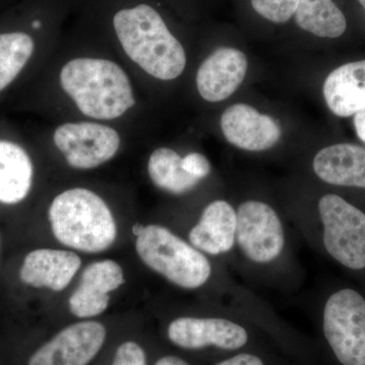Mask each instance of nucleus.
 <instances>
[{"mask_svg": "<svg viewBox=\"0 0 365 365\" xmlns=\"http://www.w3.org/2000/svg\"><path fill=\"white\" fill-rule=\"evenodd\" d=\"M59 85L76 109L93 121L119 119L136 104L130 78L110 59L69 60L60 71Z\"/></svg>", "mask_w": 365, "mask_h": 365, "instance_id": "f257e3e1", "label": "nucleus"}, {"mask_svg": "<svg viewBox=\"0 0 365 365\" xmlns=\"http://www.w3.org/2000/svg\"><path fill=\"white\" fill-rule=\"evenodd\" d=\"M113 26L125 54L148 76L173 81L185 71L184 47L153 6L140 4L120 9Z\"/></svg>", "mask_w": 365, "mask_h": 365, "instance_id": "f03ea898", "label": "nucleus"}, {"mask_svg": "<svg viewBox=\"0 0 365 365\" xmlns=\"http://www.w3.org/2000/svg\"><path fill=\"white\" fill-rule=\"evenodd\" d=\"M49 220L55 239L83 253H101L117 239V225L111 209L96 192L71 188L53 199Z\"/></svg>", "mask_w": 365, "mask_h": 365, "instance_id": "7ed1b4c3", "label": "nucleus"}, {"mask_svg": "<svg viewBox=\"0 0 365 365\" xmlns=\"http://www.w3.org/2000/svg\"><path fill=\"white\" fill-rule=\"evenodd\" d=\"M135 249L148 268L177 287L196 289L210 278L212 270L207 258L162 225L144 227L136 237Z\"/></svg>", "mask_w": 365, "mask_h": 365, "instance_id": "20e7f679", "label": "nucleus"}, {"mask_svg": "<svg viewBox=\"0 0 365 365\" xmlns=\"http://www.w3.org/2000/svg\"><path fill=\"white\" fill-rule=\"evenodd\" d=\"M319 212L327 252L345 267L365 268V213L334 194L322 197Z\"/></svg>", "mask_w": 365, "mask_h": 365, "instance_id": "39448f33", "label": "nucleus"}, {"mask_svg": "<svg viewBox=\"0 0 365 365\" xmlns=\"http://www.w3.org/2000/svg\"><path fill=\"white\" fill-rule=\"evenodd\" d=\"M324 333L343 365H365V299L355 290L342 289L327 300Z\"/></svg>", "mask_w": 365, "mask_h": 365, "instance_id": "423d86ee", "label": "nucleus"}, {"mask_svg": "<svg viewBox=\"0 0 365 365\" xmlns=\"http://www.w3.org/2000/svg\"><path fill=\"white\" fill-rule=\"evenodd\" d=\"M53 143L71 168L93 170L117 155L121 136L116 129L101 122H66L55 129Z\"/></svg>", "mask_w": 365, "mask_h": 365, "instance_id": "0eeeda50", "label": "nucleus"}, {"mask_svg": "<svg viewBox=\"0 0 365 365\" xmlns=\"http://www.w3.org/2000/svg\"><path fill=\"white\" fill-rule=\"evenodd\" d=\"M237 244L245 256L257 264L270 263L284 248V232L277 213L261 201H247L237 211Z\"/></svg>", "mask_w": 365, "mask_h": 365, "instance_id": "6e6552de", "label": "nucleus"}, {"mask_svg": "<svg viewBox=\"0 0 365 365\" xmlns=\"http://www.w3.org/2000/svg\"><path fill=\"white\" fill-rule=\"evenodd\" d=\"M106 336L98 322L73 324L34 353L29 365H88L104 345Z\"/></svg>", "mask_w": 365, "mask_h": 365, "instance_id": "1a4fd4ad", "label": "nucleus"}, {"mask_svg": "<svg viewBox=\"0 0 365 365\" xmlns=\"http://www.w3.org/2000/svg\"><path fill=\"white\" fill-rule=\"evenodd\" d=\"M170 342L184 349H201L215 346L235 350L248 342L247 331L234 322L217 318H179L168 328Z\"/></svg>", "mask_w": 365, "mask_h": 365, "instance_id": "9d476101", "label": "nucleus"}, {"mask_svg": "<svg viewBox=\"0 0 365 365\" xmlns=\"http://www.w3.org/2000/svg\"><path fill=\"white\" fill-rule=\"evenodd\" d=\"M125 283L123 269L113 260L91 263L81 274V282L69 297V309L78 318L100 316L108 309L110 294Z\"/></svg>", "mask_w": 365, "mask_h": 365, "instance_id": "9b49d317", "label": "nucleus"}, {"mask_svg": "<svg viewBox=\"0 0 365 365\" xmlns=\"http://www.w3.org/2000/svg\"><path fill=\"white\" fill-rule=\"evenodd\" d=\"M220 127L228 143L244 150H267L281 137L279 124L273 118L246 104L227 108L220 119Z\"/></svg>", "mask_w": 365, "mask_h": 365, "instance_id": "f8f14e48", "label": "nucleus"}, {"mask_svg": "<svg viewBox=\"0 0 365 365\" xmlns=\"http://www.w3.org/2000/svg\"><path fill=\"white\" fill-rule=\"evenodd\" d=\"M248 69L246 55L234 48H220L199 67L197 90L204 100L222 102L237 90Z\"/></svg>", "mask_w": 365, "mask_h": 365, "instance_id": "ddd939ff", "label": "nucleus"}, {"mask_svg": "<svg viewBox=\"0 0 365 365\" xmlns=\"http://www.w3.org/2000/svg\"><path fill=\"white\" fill-rule=\"evenodd\" d=\"M81 266L78 254L66 250L38 249L26 255L20 270L25 284L60 292L68 287Z\"/></svg>", "mask_w": 365, "mask_h": 365, "instance_id": "4468645a", "label": "nucleus"}, {"mask_svg": "<svg viewBox=\"0 0 365 365\" xmlns=\"http://www.w3.org/2000/svg\"><path fill=\"white\" fill-rule=\"evenodd\" d=\"M237 212L227 201L216 200L204 209L198 223L190 230L192 246L209 255L225 254L234 247Z\"/></svg>", "mask_w": 365, "mask_h": 365, "instance_id": "2eb2a0df", "label": "nucleus"}, {"mask_svg": "<svg viewBox=\"0 0 365 365\" xmlns=\"http://www.w3.org/2000/svg\"><path fill=\"white\" fill-rule=\"evenodd\" d=\"M313 167L317 176L328 184L365 189V148L361 146H328L317 153Z\"/></svg>", "mask_w": 365, "mask_h": 365, "instance_id": "dca6fc26", "label": "nucleus"}, {"mask_svg": "<svg viewBox=\"0 0 365 365\" xmlns=\"http://www.w3.org/2000/svg\"><path fill=\"white\" fill-rule=\"evenodd\" d=\"M329 109L339 117H349L365 109V60L338 67L324 83Z\"/></svg>", "mask_w": 365, "mask_h": 365, "instance_id": "f3484780", "label": "nucleus"}, {"mask_svg": "<svg viewBox=\"0 0 365 365\" xmlns=\"http://www.w3.org/2000/svg\"><path fill=\"white\" fill-rule=\"evenodd\" d=\"M34 168L28 153L19 144L0 140V202L18 204L33 185Z\"/></svg>", "mask_w": 365, "mask_h": 365, "instance_id": "a211bd4d", "label": "nucleus"}, {"mask_svg": "<svg viewBox=\"0 0 365 365\" xmlns=\"http://www.w3.org/2000/svg\"><path fill=\"white\" fill-rule=\"evenodd\" d=\"M182 158L169 148H160L151 153L148 163V176L158 188L172 194L187 193L195 188L199 180L182 167Z\"/></svg>", "mask_w": 365, "mask_h": 365, "instance_id": "6ab92c4d", "label": "nucleus"}, {"mask_svg": "<svg viewBox=\"0 0 365 365\" xmlns=\"http://www.w3.org/2000/svg\"><path fill=\"white\" fill-rule=\"evenodd\" d=\"M295 21L302 30L322 38L340 37L347 26L344 14L332 0H299Z\"/></svg>", "mask_w": 365, "mask_h": 365, "instance_id": "aec40b11", "label": "nucleus"}, {"mask_svg": "<svg viewBox=\"0 0 365 365\" xmlns=\"http://www.w3.org/2000/svg\"><path fill=\"white\" fill-rule=\"evenodd\" d=\"M35 42L29 34H0V91L21 73L32 57Z\"/></svg>", "mask_w": 365, "mask_h": 365, "instance_id": "412c9836", "label": "nucleus"}, {"mask_svg": "<svg viewBox=\"0 0 365 365\" xmlns=\"http://www.w3.org/2000/svg\"><path fill=\"white\" fill-rule=\"evenodd\" d=\"M255 11L273 23H285L297 13L299 0H251Z\"/></svg>", "mask_w": 365, "mask_h": 365, "instance_id": "4be33fe9", "label": "nucleus"}, {"mask_svg": "<svg viewBox=\"0 0 365 365\" xmlns=\"http://www.w3.org/2000/svg\"><path fill=\"white\" fill-rule=\"evenodd\" d=\"M112 365H146V355L140 345L127 341L118 347Z\"/></svg>", "mask_w": 365, "mask_h": 365, "instance_id": "5701e85b", "label": "nucleus"}, {"mask_svg": "<svg viewBox=\"0 0 365 365\" xmlns=\"http://www.w3.org/2000/svg\"><path fill=\"white\" fill-rule=\"evenodd\" d=\"M182 169L199 181L210 174L211 165L206 157L199 153H191L182 158Z\"/></svg>", "mask_w": 365, "mask_h": 365, "instance_id": "b1692460", "label": "nucleus"}, {"mask_svg": "<svg viewBox=\"0 0 365 365\" xmlns=\"http://www.w3.org/2000/svg\"><path fill=\"white\" fill-rule=\"evenodd\" d=\"M216 365H264V364L258 356L242 353V354L235 355L232 359L223 360Z\"/></svg>", "mask_w": 365, "mask_h": 365, "instance_id": "393cba45", "label": "nucleus"}, {"mask_svg": "<svg viewBox=\"0 0 365 365\" xmlns=\"http://www.w3.org/2000/svg\"><path fill=\"white\" fill-rule=\"evenodd\" d=\"M354 127L357 136L365 143V109L355 115Z\"/></svg>", "mask_w": 365, "mask_h": 365, "instance_id": "a878e982", "label": "nucleus"}, {"mask_svg": "<svg viewBox=\"0 0 365 365\" xmlns=\"http://www.w3.org/2000/svg\"><path fill=\"white\" fill-rule=\"evenodd\" d=\"M155 365H189L186 361L177 356H165L158 359Z\"/></svg>", "mask_w": 365, "mask_h": 365, "instance_id": "bb28decb", "label": "nucleus"}, {"mask_svg": "<svg viewBox=\"0 0 365 365\" xmlns=\"http://www.w3.org/2000/svg\"><path fill=\"white\" fill-rule=\"evenodd\" d=\"M144 225H139V223H137V225H134L133 227H132V232H133L134 235L137 237V235H139L141 232H143Z\"/></svg>", "mask_w": 365, "mask_h": 365, "instance_id": "cd10ccee", "label": "nucleus"}, {"mask_svg": "<svg viewBox=\"0 0 365 365\" xmlns=\"http://www.w3.org/2000/svg\"><path fill=\"white\" fill-rule=\"evenodd\" d=\"M360 2V4H361L362 6H364V11H365V0H359Z\"/></svg>", "mask_w": 365, "mask_h": 365, "instance_id": "c85d7f7f", "label": "nucleus"}]
</instances>
